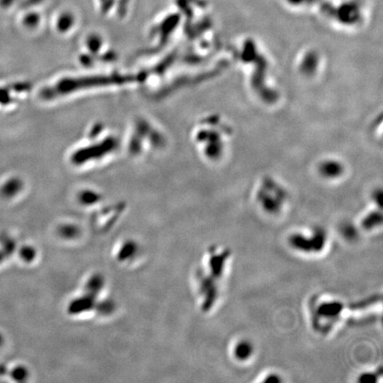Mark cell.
<instances>
[{"mask_svg": "<svg viewBox=\"0 0 383 383\" xmlns=\"http://www.w3.org/2000/svg\"><path fill=\"white\" fill-rule=\"evenodd\" d=\"M313 236H307L303 234H296L293 235L289 239V242L293 248L295 250L309 253V252H316L322 250L325 242H326V234L323 230L318 229L313 230L312 233Z\"/></svg>", "mask_w": 383, "mask_h": 383, "instance_id": "1", "label": "cell"}, {"mask_svg": "<svg viewBox=\"0 0 383 383\" xmlns=\"http://www.w3.org/2000/svg\"><path fill=\"white\" fill-rule=\"evenodd\" d=\"M361 14L360 4L357 0H348L339 7L332 6L329 15H335L341 22L356 23Z\"/></svg>", "mask_w": 383, "mask_h": 383, "instance_id": "2", "label": "cell"}, {"mask_svg": "<svg viewBox=\"0 0 383 383\" xmlns=\"http://www.w3.org/2000/svg\"><path fill=\"white\" fill-rule=\"evenodd\" d=\"M253 349L249 342H242L235 348V356L239 359L245 360L252 354Z\"/></svg>", "mask_w": 383, "mask_h": 383, "instance_id": "3", "label": "cell"}, {"mask_svg": "<svg viewBox=\"0 0 383 383\" xmlns=\"http://www.w3.org/2000/svg\"><path fill=\"white\" fill-rule=\"evenodd\" d=\"M321 0H286L292 6H310V5L317 4Z\"/></svg>", "mask_w": 383, "mask_h": 383, "instance_id": "4", "label": "cell"}, {"mask_svg": "<svg viewBox=\"0 0 383 383\" xmlns=\"http://www.w3.org/2000/svg\"><path fill=\"white\" fill-rule=\"evenodd\" d=\"M15 0H0V6L3 7V8H8L9 6H11Z\"/></svg>", "mask_w": 383, "mask_h": 383, "instance_id": "5", "label": "cell"}]
</instances>
